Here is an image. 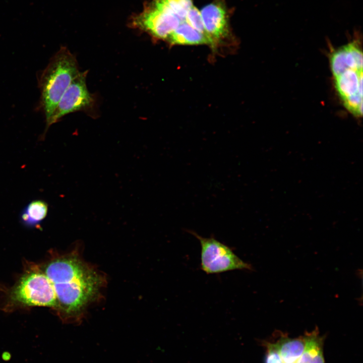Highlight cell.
<instances>
[{
  "mask_svg": "<svg viewBox=\"0 0 363 363\" xmlns=\"http://www.w3.org/2000/svg\"><path fill=\"white\" fill-rule=\"evenodd\" d=\"M44 273L52 284L56 309L64 320L74 322L81 319L105 283L103 276L77 254L53 260L46 265Z\"/></svg>",
  "mask_w": 363,
  "mask_h": 363,
  "instance_id": "6da1fadb",
  "label": "cell"
},
{
  "mask_svg": "<svg viewBox=\"0 0 363 363\" xmlns=\"http://www.w3.org/2000/svg\"><path fill=\"white\" fill-rule=\"evenodd\" d=\"M75 56L61 47L50 60L39 80L41 104L47 122L65 91L80 73Z\"/></svg>",
  "mask_w": 363,
  "mask_h": 363,
  "instance_id": "7a4b0ae2",
  "label": "cell"
},
{
  "mask_svg": "<svg viewBox=\"0 0 363 363\" xmlns=\"http://www.w3.org/2000/svg\"><path fill=\"white\" fill-rule=\"evenodd\" d=\"M200 241L201 269L207 274H218L236 270H253L252 266L242 260L227 245L214 236L204 237L187 229Z\"/></svg>",
  "mask_w": 363,
  "mask_h": 363,
  "instance_id": "3957f363",
  "label": "cell"
},
{
  "mask_svg": "<svg viewBox=\"0 0 363 363\" xmlns=\"http://www.w3.org/2000/svg\"><path fill=\"white\" fill-rule=\"evenodd\" d=\"M183 21L163 0H152L145 5L142 12L133 17L131 24L154 38L166 40Z\"/></svg>",
  "mask_w": 363,
  "mask_h": 363,
  "instance_id": "277c9868",
  "label": "cell"
},
{
  "mask_svg": "<svg viewBox=\"0 0 363 363\" xmlns=\"http://www.w3.org/2000/svg\"><path fill=\"white\" fill-rule=\"evenodd\" d=\"M11 295L15 302L24 305L57 308L52 284L45 273L39 271L25 274L13 288Z\"/></svg>",
  "mask_w": 363,
  "mask_h": 363,
  "instance_id": "5b68a950",
  "label": "cell"
},
{
  "mask_svg": "<svg viewBox=\"0 0 363 363\" xmlns=\"http://www.w3.org/2000/svg\"><path fill=\"white\" fill-rule=\"evenodd\" d=\"M87 74V71L80 72L73 80L46 122L47 127L69 113L88 109L93 105L94 99L86 84Z\"/></svg>",
  "mask_w": 363,
  "mask_h": 363,
  "instance_id": "8992f818",
  "label": "cell"
},
{
  "mask_svg": "<svg viewBox=\"0 0 363 363\" xmlns=\"http://www.w3.org/2000/svg\"><path fill=\"white\" fill-rule=\"evenodd\" d=\"M200 12L205 31L213 44L226 36L229 28L224 4L217 1L204 7Z\"/></svg>",
  "mask_w": 363,
  "mask_h": 363,
  "instance_id": "52a82bcc",
  "label": "cell"
},
{
  "mask_svg": "<svg viewBox=\"0 0 363 363\" xmlns=\"http://www.w3.org/2000/svg\"><path fill=\"white\" fill-rule=\"evenodd\" d=\"M335 84L342 100L357 93L362 94V71L347 70L335 77Z\"/></svg>",
  "mask_w": 363,
  "mask_h": 363,
  "instance_id": "ba28073f",
  "label": "cell"
},
{
  "mask_svg": "<svg viewBox=\"0 0 363 363\" xmlns=\"http://www.w3.org/2000/svg\"><path fill=\"white\" fill-rule=\"evenodd\" d=\"M173 44L195 45L208 44L213 45L210 40L199 32L185 21L169 35L166 39Z\"/></svg>",
  "mask_w": 363,
  "mask_h": 363,
  "instance_id": "9c48e42d",
  "label": "cell"
},
{
  "mask_svg": "<svg viewBox=\"0 0 363 363\" xmlns=\"http://www.w3.org/2000/svg\"><path fill=\"white\" fill-rule=\"evenodd\" d=\"M305 348L296 363H325L322 352V340L318 331L307 334L304 337Z\"/></svg>",
  "mask_w": 363,
  "mask_h": 363,
  "instance_id": "30bf717a",
  "label": "cell"
},
{
  "mask_svg": "<svg viewBox=\"0 0 363 363\" xmlns=\"http://www.w3.org/2000/svg\"><path fill=\"white\" fill-rule=\"evenodd\" d=\"M283 363H296L305 348L304 338L281 337L275 344Z\"/></svg>",
  "mask_w": 363,
  "mask_h": 363,
  "instance_id": "8fae6325",
  "label": "cell"
},
{
  "mask_svg": "<svg viewBox=\"0 0 363 363\" xmlns=\"http://www.w3.org/2000/svg\"><path fill=\"white\" fill-rule=\"evenodd\" d=\"M330 65L334 78L349 69L347 65L344 46L335 50L331 54Z\"/></svg>",
  "mask_w": 363,
  "mask_h": 363,
  "instance_id": "7c38bea8",
  "label": "cell"
},
{
  "mask_svg": "<svg viewBox=\"0 0 363 363\" xmlns=\"http://www.w3.org/2000/svg\"><path fill=\"white\" fill-rule=\"evenodd\" d=\"M47 206L41 201H34L30 203L27 208V213L24 215V218L32 221H39L46 215Z\"/></svg>",
  "mask_w": 363,
  "mask_h": 363,
  "instance_id": "4fadbf2b",
  "label": "cell"
},
{
  "mask_svg": "<svg viewBox=\"0 0 363 363\" xmlns=\"http://www.w3.org/2000/svg\"><path fill=\"white\" fill-rule=\"evenodd\" d=\"M171 12L181 20L184 21L190 8L193 6L192 0H163Z\"/></svg>",
  "mask_w": 363,
  "mask_h": 363,
  "instance_id": "5bb4252c",
  "label": "cell"
},
{
  "mask_svg": "<svg viewBox=\"0 0 363 363\" xmlns=\"http://www.w3.org/2000/svg\"><path fill=\"white\" fill-rule=\"evenodd\" d=\"M185 20L191 27L206 36L214 44L205 31L200 11L194 5L188 11Z\"/></svg>",
  "mask_w": 363,
  "mask_h": 363,
  "instance_id": "9a60e30c",
  "label": "cell"
},
{
  "mask_svg": "<svg viewBox=\"0 0 363 363\" xmlns=\"http://www.w3.org/2000/svg\"><path fill=\"white\" fill-rule=\"evenodd\" d=\"M343 104L351 113L356 116H361L362 113V94L357 93L343 100Z\"/></svg>",
  "mask_w": 363,
  "mask_h": 363,
  "instance_id": "2e32d148",
  "label": "cell"
},
{
  "mask_svg": "<svg viewBox=\"0 0 363 363\" xmlns=\"http://www.w3.org/2000/svg\"><path fill=\"white\" fill-rule=\"evenodd\" d=\"M266 363H283L275 344H268Z\"/></svg>",
  "mask_w": 363,
  "mask_h": 363,
  "instance_id": "e0dca14e",
  "label": "cell"
}]
</instances>
